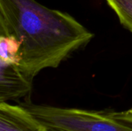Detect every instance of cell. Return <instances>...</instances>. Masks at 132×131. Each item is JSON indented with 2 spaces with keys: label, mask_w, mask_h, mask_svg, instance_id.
I'll use <instances>...</instances> for the list:
<instances>
[{
  "label": "cell",
  "mask_w": 132,
  "mask_h": 131,
  "mask_svg": "<svg viewBox=\"0 0 132 131\" xmlns=\"http://www.w3.org/2000/svg\"><path fill=\"white\" fill-rule=\"evenodd\" d=\"M0 35L19 42V67L32 79L45 69L57 68L94 37L70 14L36 0H0Z\"/></svg>",
  "instance_id": "6da1fadb"
},
{
  "label": "cell",
  "mask_w": 132,
  "mask_h": 131,
  "mask_svg": "<svg viewBox=\"0 0 132 131\" xmlns=\"http://www.w3.org/2000/svg\"><path fill=\"white\" fill-rule=\"evenodd\" d=\"M46 127L67 131H132V107L122 111L20 104Z\"/></svg>",
  "instance_id": "7a4b0ae2"
},
{
  "label": "cell",
  "mask_w": 132,
  "mask_h": 131,
  "mask_svg": "<svg viewBox=\"0 0 132 131\" xmlns=\"http://www.w3.org/2000/svg\"><path fill=\"white\" fill-rule=\"evenodd\" d=\"M32 80L25 75L18 65L0 61V103H29Z\"/></svg>",
  "instance_id": "3957f363"
},
{
  "label": "cell",
  "mask_w": 132,
  "mask_h": 131,
  "mask_svg": "<svg viewBox=\"0 0 132 131\" xmlns=\"http://www.w3.org/2000/svg\"><path fill=\"white\" fill-rule=\"evenodd\" d=\"M0 131H47L23 106L0 103Z\"/></svg>",
  "instance_id": "277c9868"
},
{
  "label": "cell",
  "mask_w": 132,
  "mask_h": 131,
  "mask_svg": "<svg viewBox=\"0 0 132 131\" xmlns=\"http://www.w3.org/2000/svg\"><path fill=\"white\" fill-rule=\"evenodd\" d=\"M117 15L120 23L132 32V0H105Z\"/></svg>",
  "instance_id": "5b68a950"
},
{
  "label": "cell",
  "mask_w": 132,
  "mask_h": 131,
  "mask_svg": "<svg viewBox=\"0 0 132 131\" xmlns=\"http://www.w3.org/2000/svg\"><path fill=\"white\" fill-rule=\"evenodd\" d=\"M46 130L47 131H67L62 130V129H59V128H52V127H46Z\"/></svg>",
  "instance_id": "8992f818"
}]
</instances>
